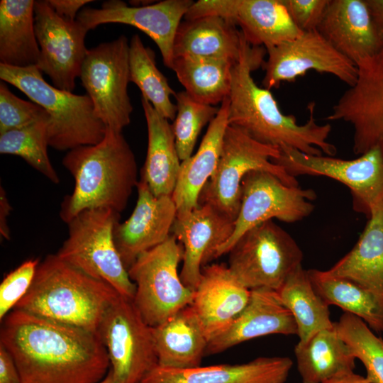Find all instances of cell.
<instances>
[{"mask_svg":"<svg viewBox=\"0 0 383 383\" xmlns=\"http://www.w3.org/2000/svg\"><path fill=\"white\" fill-rule=\"evenodd\" d=\"M0 344L21 383H99L111 365L98 332L12 309L1 321Z\"/></svg>","mask_w":383,"mask_h":383,"instance_id":"cell-1","label":"cell"},{"mask_svg":"<svg viewBox=\"0 0 383 383\" xmlns=\"http://www.w3.org/2000/svg\"><path fill=\"white\" fill-rule=\"evenodd\" d=\"M265 54L263 47L245 43L233 68L228 124L263 144L289 147L308 155L334 156L336 148L328 142L331 125L316 122L314 103L308 106L309 120L299 124L294 115L282 112L270 90L255 83L252 72L264 62Z\"/></svg>","mask_w":383,"mask_h":383,"instance_id":"cell-2","label":"cell"},{"mask_svg":"<svg viewBox=\"0 0 383 383\" xmlns=\"http://www.w3.org/2000/svg\"><path fill=\"white\" fill-rule=\"evenodd\" d=\"M62 163L74 179L73 192L60 206V216L66 223L87 209L121 213L138 182L132 149L122 132L110 128L99 143L67 151Z\"/></svg>","mask_w":383,"mask_h":383,"instance_id":"cell-3","label":"cell"},{"mask_svg":"<svg viewBox=\"0 0 383 383\" xmlns=\"http://www.w3.org/2000/svg\"><path fill=\"white\" fill-rule=\"evenodd\" d=\"M119 296L108 283L50 254L40 262L28 291L13 309L97 332L106 311Z\"/></svg>","mask_w":383,"mask_h":383,"instance_id":"cell-4","label":"cell"},{"mask_svg":"<svg viewBox=\"0 0 383 383\" xmlns=\"http://www.w3.org/2000/svg\"><path fill=\"white\" fill-rule=\"evenodd\" d=\"M0 79L23 92L48 113V145L59 150L95 145L106 127L95 114L86 94H75L47 82L36 66L15 67L0 63Z\"/></svg>","mask_w":383,"mask_h":383,"instance_id":"cell-5","label":"cell"},{"mask_svg":"<svg viewBox=\"0 0 383 383\" xmlns=\"http://www.w3.org/2000/svg\"><path fill=\"white\" fill-rule=\"evenodd\" d=\"M120 213L111 209L82 211L68 223V236L56 253L63 261L104 281L118 293L133 299L136 287L131 279L113 240Z\"/></svg>","mask_w":383,"mask_h":383,"instance_id":"cell-6","label":"cell"},{"mask_svg":"<svg viewBox=\"0 0 383 383\" xmlns=\"http://www.w3.org/2000/svg\"><path fill=\"white\" fill-rule=\"evenodd\" d=\"M279 155V148L260 143L228 125L218 165L204 187L199 204H208L235 221L240 206L241 183L248 172L267 171L289 185L298 186L296 177L273 162Z\"/></svg>","mask_w":383,"mask_h":383,"instance_id":"cell-7","label":"cell"},{"mask_svg":"<svg viewBox=\"0 0 383 383\" xmlns=\"http://www.w3.org/2000/svg\"><path fill=\"white\" fill-rule=\"evenodd\" d=\"M183 255L182 245L172 234L139 255L128 270L136 287L133 304L151 327L192 304L194 291L183 284L178 272Z\"/></svg>","mask_w":383,"mask_h":383,"instance_id":"cell-8","label":"cell"},{"mask_svg":"<svg viewBox=\"0 0 383 383\" xmlns=\"http://www.w3.org/2000/svg\"><path fill=\"white\" fill-rule=\"evenodd\" d=\"M228 254L229 270L249 290L277 291L303 260L296 242L273 220L245 232Z\"/></svg>","mask_w":383,"mask_h":383,"instance_id":"cell-9","label":"cell"},{"mask_svg":"<svg viewBox=\"0 0 383 383\" xmlns=\"http://www.w3.org/2000/svg\"><path fill=\"white\" fill-rule=\"evenodd\" d=\"M273 162L291 176H323L336 180L350 191L353 209L368 218L383 204V148H374L352 160L313 155L283 147Z\"/></svg>","mask_w":383,"mask_h":383,"instance_id":"cell-10","label":"cell"},{"mask_svg":"<svg viewBox=\"0 0 383 383\" xmlns=\"http://www.w3.org/2000/svg\"><path fill=\"white\" fill-rule=\"evenodd\" d=\"M79 78L96 117L106 127L122 132L131 123L133 112L128 92L131 82L127 37L121 35L88 49Z\"/></svg>","mask_w":383,"mask_h":383,"instance_id":"cell-11","label":"cell"},{"mask_svg":"<svg viewBox=\"0 0 383 383\" xmlns=\"http://www.w3.org/2000/svg\"><path fill=\"white\" fill-rule=\"evenodd\" d=\"M316 199L311 189L289 185L274 174L253 170L243 178L240 189V206L233 233L217 250L216 259L228 254L238 239L251 228L277 218L294 223L309 216Z\"/></svg>","mask_w":383,"mask_h":383,"instance_id":"cell-12","label":"cell"},{"mask_svg":"<svg viewBox=\"0 0 383 383\" xmlns=\"http://www.w3.org/2000/svg\"><path fill=\"white\" fill-rule=\"evenodd\" d=\"M97 332L116 383H140L157 365L152 327L133 299L120 295L106 311Z\"/></svg>","mask_w":383,"mask_h":383,"instance_id":"cell-13","label":"cell"},{"mask_svg":"<svg viewBox=\"0 0 383 383\" xmlns=\"http://www.w3.org/2000/svg\"><path fill=\"white\" fill-rule=\"evenodd\" d=\"M354 85L333 105L327 121H343L354 131L353 152L383 148V46L374 55L357 65Z\"/></svg>","mask_w":383,"mask_h":383,"instance_id":"cell-14","label":"cell"},{"mask_svg":"<svg viewBox=\"0 0 383 383\" xmlns=\"http://www.w3.org/2000/svg\"><path fill=\"white\" fill-rule=\"evenodd\" d=\"M34 22L40 48L37 68L54 87L72 92L88 52L84 43L88 30L77 19L59 16L48 0L35 1Z\"/></svg>","mask_w":383,"mask_h":383,"instance_id":"cell-15","label":"cell"},{"mask_svg":"<svg viewBox=\"0 0 383 383\" xmlns=\"http://www.w3.org/2000/svg\"><path fill=\"white\" fill-rule=\"evenodd\" d=\"M262 87L268 90L292 82L309 71L332 74L349 87L357 80V66L337 51L317 30L266 50Z\"/></svg>","mask_w":383,"mask_h":383,"instance_id":"cell-16","label":"cell"},{"mask_svg":"<svg viewBox=\"0 0 383 383\" xmlns=\"http://www.w3.org/2000/svg\"><path fill=\"white\" fill-rule=\"evenodd\" d=\"M194 2L164 0L146 6H129L120 0H109L99 9L83 8L77 20L88 31L106 23H122L137 28L155 42L165 66L172 69L176 33Z\"/></svg>","mask_w":383,"mask_h":383,"instance_id":"cell-17","label":"cell"},{"mask_svg":"<svg viewBox=\"0 0 383 383\" xmlns=\"http://www.w3.org/2000/svg\"><path fill=\"white\" fill-rule=\"evenodd\" d=\"M215 15L240 28L252 46L265 50L292 40L301 32L282 0H199L194 2L184 20Z\"/></svg>","mask_w":383,"mask_h":383,"instance_id":"cell-18","label":"cell"},{"mask_svg":"<svg viewBox=\"0 0 383 383\" xmlns=\"http://www.w3.org/2000/svg\"><path fill=\"white\" fill-rule=\"evenodd\" d=\"M234 228L233 219L208 204L177 214L172 233L183 246L179 275L186 287L194 291L202 269L216 260L218 249L228 240Z\"/></svg>","mask_w":383,"mask_h":383,"instance_id":"cell-19","label":"cell"},{"mask_svg":"<svg viewBox=\"0 0 383 383\" xmlns=\"http://www.w3.org/2000/svg\"><path fill=\"white\" fill-rule=\"evenodd\" d=\"M136 188L138 199L131 215L113 228L114 243L127 270L139 255L171 235L177 213L172 196H155L142 177Z\"/></svg>","mask_w":383,"mask_h":383,"instance_id":"cell-20","label":"cell"},{"mask_svg":"<svg viewBox=\"0 0 383 383\" xmlns=\"http://www.w3.org/2000/svg\"><path fill=\"white\" fill-rule=\"evenodd\" d=\"M316 30L355 65L383 46L366 0H330Z\"/></svg>","mask_w":383,"mask_h":383,"instance_id":"cell-21","label":"cell"},{"mask_svg":"<svg viewBox=\"0 0 383 383\" xmlns=\"http://www.w3.org/2000/svg\"><path fill=\"white\" fill-rule=\"evenodd\" d=\"M250 290L227 265L211 264L202 269L191 306L209 341L225 331L246 306Z\"/></svg>","mask_w":383,"mask_h":383,"instance_id":"cell-22","label":"cell"},{"mask_svg":"<svg viewBox=\"0 0 383 383\" xmlns=\"http://www.w3.org/2000/svg\"><path fill=\"white\" fill-rule=\"evenodd\" d=\"M274 334L297 335L296 321L282 303L277 291L266 288L252 289L242 312L225 331L209 341L206 355L220 353L245 341Z\"/></svg>","mask_w":383,"mask_h":383,"instance_id":"cell-23","label":"cell"},{"mask_svg":"<svg viewBox=\"0 0 383 383\" xmlns=\"http://www.w3.org/2000/svg\"><path fill=\"white\" fill-rule=\"evenodd\" d=\"M292 365L287 357H260L242 364L184 370L157 365L140 383H285Z\"/></svg>","mask_w":383,"mask_h":383,"instance_id":"cell-24","label":"cell"},{"mask_svg":"<svg viewBox=\"0 0 383 383\" xmlns=\"http://www.w3.org/2000/svg\"><path fill=\"white\" fill-rule=\"evenodd\" d=\"M228 96L221 104L196 152L182 161L172 197L177 213L192 211L199 205L200 194L214 173L220 158L223 136L228 124Z\"/></svg>","mask_w":383,"mask_h":383,"instance_id":"cell-25","label":"cell"},{"mask_svg":"<svg viewBox=\"0 0 383 383\" xmlns=\"http://www.w3.org/2000/svg\"><path fill=\"white\" fill-rule=\"evenodd\" d=\"M247 40L229 20L209 15L182 21L174 43V57H211L237 62Z\"/></svg>","mask_w":383,"mask_h":383,"instance_id":"cell-26","label":"cell"},{"mask_svg":"<svg viewBox=\"0 0 383 383\" xmlns=\"http://www.w3.org/2000/svg\"><path fill=\"white\" fill-rule=\"evenodd\" d=\"M157 365L184 370L201 366L209 340L191 305L152 327Z\"/></svg>","mask_w":383,"mask_h":383,"instance_id":"cell-27","label":"cell"},{"mask_svg":"<svg viewBox=\"0 0 383 383\" xmlns=\"http://www.w3.org/2000/svg\"><path fill=\"white\" fill-rule=\"evenodd\" d=\"M141 104L148 128V149L141 177L155 196H172L182 162L172 126L142 96Z\"/></svg>","mask_w":383,"mask_h":383,"instance_id":"cell-28","label":"cell"},{"mask_svg":"<svg viewBox=\"0 0 383 383\" xmlns=\"http://www.w3.org/2000/svg\"><path fill=\"white\" fill-rule=\"evenodd\" d=\"M326 271L383 298V204L367 218L350 251Z\"/></svg>","mask_w":383,"mask_h":383,"instance_id":"cell-29","label":"cell"},{"mask_svg":"<svg viewBox=\"0 0 383 383\" xmlns=\"http://www.w3.org/2000/svg\"><path fill=\"white\" fill-rule=\"evenodd\" d=\"M302 383H328L354 372L356 358L340 336L334 322L294 348Z\"/></svg>","mask_w":383,"mask_h":383,"instance_id":"cell-30","label":"cell"},{"mask_svg":"<svg viewBox=\"0 0 383 383\" xmlns=\"http://www.w3.org/2000/svg\"><path fill=\"white\" fill-rule=\"evenodd\" d=\"M33 0L0 1V63L36 66L40 48L35 35Z\"/></svg>","mask_w":383,"mask_h":383,"instance_id":"cell-31","label":"cell"},{"mask_svg":"<svg viewBox=\"0 0 383 383\" xmlns=\"http://www.w3.org/2000/svg\"><path fill=\"white\" fill-rule=\"evenodd\" d=\"M235 64L225 59L177 57L172 70L190 96L214 106L221 104L230 94Z\"/></svg>","mask_w":383,"mask_h":383,"instance_id":"cell-32","label":"cell"},{"mask_svg":"<svg viewBox=\"0 0 383 383\" xmlns=\"http://www.w3.org/2000/svg\"><path fill=\"white\" fill-rule=\"evenodd\" d=\"M307 271L314 289L328 306H338L362 319L372 331L383 333V298L326 271Z\"/></svg>","mask_w":383,"mask_h":383,"instance_id":"cell-33","label":"cell"},{"mask_svg":"<svg viewBox=\"0 0 383 383\" xmlns=\"http://www.w3.org/2000/svg\"><path fill=\"white\" fill-rule=\"evenodd\" d=\"M297 326L298 343H304L318 331L332 328L329 306L314 289L308 271L296 268L277 291Z\"/></svg>","mask_w":383,"mask_h":383,"instance_id":"cell-34","label":"cell"},{"mask_svg":"<svg viewBox=\"0 0 383 383\" xmlns=\"http://www.w3.org/2000/svg\"><path fill=\"white\" fill-rule=\"evenodd\" d=\"M130 82L135 84L154 109L167 120L173 121L177 106L171 97L176 92L170 86L165 76L156 65L155 54L145 46L138 34L129 43Z\"/></svg>","mask_w":383,"mask_h":383,"instance_id":"cell-35","label":"cell"},{"mask_svg":"<svg viewBox=\"0 0 383 383\" xmlns=\"http://www.w3.org/2000/svg\"><path fill=\"white\" fill-rule=\"evenodd\" d=\"M49 118L0 134V153L22 157L52 182L58 184L60 178L48 154Z\"/></svg>","mask_w":383,"mask_h":383,"instance_id":"cell-36","label":"cell"},{"mask_svg":"<svg viewBox=\"0 0 383 383\" xmlns=\"http://www.w3.org/2000/svg\"><path fill=\"white\" fill-rule=\"evenodd\" d=\"M336 329L356 359L364 365L370 383H383V339L360 318L344 312Z\"/></svg>","mask_w":383,"mask_h":383,"instance_id":"cell-37","label":"cell"},{"mask_svg":"<svg viewBox=\"0 0 383 383\" xmlns=\"http://www.w3.org/2000/svg\"><path fill=\"white\" fill-rule=\"evenodd\" d=\"M177 114L172 124L175 143L181 161L192 155L202 128L216 116L218 109L201 103L185 91L176 93Z\"/></svg>","mask_w":383,"mask_h":383,"instance_id":"cell-38","label":"cell"},{"mask_svg":"<svg viewBox=\"0 0 383 383\" xmlns=\"http://www.w3.org/2000/svg\"><path fill=\"white\" fill-rule=\"evenodd\" d=\"M48 117V112L41 106L18 98L4 82H1L0 134Z\"/></svg>","mask_w":383,"mask_h":383,"instance_id":"cell-39","label":"cell"},{"mask_svg":"<svg viewBox=\"0 0 383 383\" xmlns=\"http://www.w3.org/2000/svg\"><path fill=\"white\" fill-rule=\"evenodd\" d=\"M40 262L27 260L4 277L0 284L1 321L28 291Z\"/></svg>","mask_w":383,"mask_h":383,"instance_id":"cell-40","label":"cell"},{"mask_svg":"<svg viewBox=\"0 0 383 383\" xmlns=\"http://www.w3.org/2000/svg\"><path fill=\"white\" fill-rule=\"evenodd\" d=\"M301 32L316 30L330 0H282Z\"/></svg>","mask_w":383,"mask_h":383,"instance_id":"cell-41","label":"cell"},{"mask_svg":"<svg viewBox=\"0 0 383 383\" xmlns=\"http://www.w3.org/2000/svg\"><path fill=\"white\" fill-rule=\"evenodd\" d=\"M55 12L61 18L75 21L79 11L92 0H48Z\"/></svg>","mask_w":383,"mask_h":383,"instance_id":"cell-42","label":"cell"},{"mask_svg":"<svg viewBox=\"0 0 383 383\" xmlns=\"http://www.w3.org/2000/svg\"><path fill=\"white\" fill-rule=\"evenodd\" d=\"M0 383H21L19 374L11 355L1 344Z\"/></svg>","mask_w":383,"mask_h":383,"instance_id":"cell-43","label":"cell"},{"mask_svg":"<svg viewBox=\"0 0 383 383\" xmlns=\"http://www.w3.org/2000/svg\"><path fill=\"white\" fill-rule=\"evenodd\" d=\"M11 210V204L6 197V192L1 186L0 188V235L3 239L10 238V231L7 223V217Z\"/></svg>","mask_w":383,"mask_h":383,"instance_id":"cell-44","label":"cell"},{"mask_svg":"<svg viewBox=\"0 0 383 383\" xmlns=\"http://www.w3.org/2000/svg\"><path fill=\"white\" fill-rule=\"evenodd\" d=\"M373 20L383 35V0H366Z\"/></svg>","mask_w":383,"mask_h":383,"instance_id":"cell-45","label":"cell"},{"mask_svg":"<svg viewBox=\"0 0 383 383\" xmlns=\"http://www.w3.org/2000/svg\"><path fill=\"white\" fill-rule=\"evenodd\" d=\"M328 383H370L365 377H362L355 372L344 377L333 379Z\"/></svg>","mask_w":383,"mask_h":383,"instance_id":"cell-46","label":"cell"},{"mask_svg":"<svg viewBox=\"0 0 383 383\" xmlns=\"http://www.w3.org/2000/svg\"><path fill=\"white\" fill-rule=\"evenodd\" d=\"M99 383H116V382L114 379L113 372L110 368L108 374L105 377V378L101 380Z\"/></svg>","mask_w":383,"mask_h":383,"instance_id":"cell-47","label":"cell"}]
</instances>
